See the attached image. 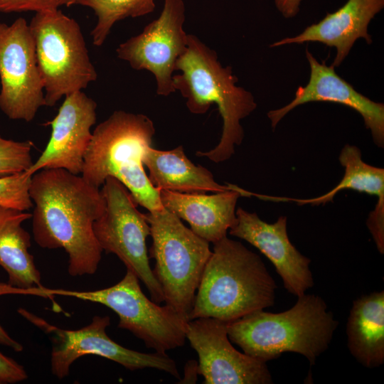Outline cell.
<instances>
[{"instance_id": "19", "label": "cell", "mask_w": 384, "mask_h": 384, "mask_svg": "<svg viewBox=\"0 0 384 384\" xmlns=\"http://www.w3.org/2000/svg\"><path fill=\"white\" fill-rule=\"evenodd\" d=\"M341 164L345 169L341 181L331 191L319 197L311 198H294L263 196V200L272 201H293L299 205L326 204L333 201L334 196L344 189H352L361 193L375 196L377 203L367 220V226L380 254L384 252V169L364 162L360 149L346 144L341 150L339 157Z\"/></svg>"}, {"instance_id": "24", "label": "cell", "mask_w": 384, "mask_h": 384, "mask_svg": "<svg viewBox=\"0 0 384 384\" xmlns=\"http://www.w3.org/2000/svg\"><path fill=\"white\" fill-rule=\"evenodd\" d=\"M31 177L27 171L0 177V207L21 211L33 207L29 194Z\"/></svg>"}, {"instance_id": "10", "label": "cell", "mask_w": 384, "mask_h": 384, "mask_svg": "<svg viewBox=\"0 0 384 384\" xmlns=\"http://www.w3.org/2000/svg\"><path fill=\"white\" fill-rule=\"evenodd\" d=\"M20 315L46 333L51 340V372L58 379L69 375L75 361L85 355H96L114 361L129 370L154 368L180 379L176 363L166 353H145L127 348L112 340L106 329L108 316H95L87 326L76 330L63 329L20 308Z\"/></svg>"}, {"instance_id": "16", "label": "cell", "mask_w": 384, "mask_h": 384, "mask_svg": "<svg viewBox=\"0 0 384 384\" xmlns=\"http://www.w3.org/2000/svg\"><path fill=\"white\" fill-rule=\"evenodd\" d=\"M306 56L310 66V78L304 87H299L294 98L287 105L267 112L274 129L280 120L296 107L310 102H330L348 107L363 117L366 127L370 131L375 144L384 146V105L374 102L341 78L332 65L324 60L319 63L306 49Z\"/></svg>"}, {"instance_id": "6", "label": "cell", "mask_w": 384, "mask_h": 384, "mask_svg": "<svg viewBox=\"0 0 384 384\" xmlns=\"http://www.w3.org/2000/svg\"><path fill=\"white\" fill-rule=\"evenodd\" d=\"M152 244L149 257L156 261L153 273L165 304L188 321L196 292L211 255L209 242L165 208L145 214Z\"/></svg>"}, {"instance_id": "30", "label": "cell", "mask_w": 384, "mask_h": 384, "mask_svg": "<svg viewBox=\"0 0 384 384\" xmlns=\"http://www.w3.org/2000/svg\"><path fill=\"white\" fill-rule=\"evenodd\" d=\"M198 374V363L195 361H189L185 366L184 378L181 381L194 383Z\"/></svg>"}, {"instance_id": "13", "label": "cell", "mask_w": 384, "mask_h": 384, "mask_svg": "<svg viewBox=\"0 0 384 384\" xmlns=\"http://www.w3.org/2000/svg\"><path fill=\"white\" fill-rule=\"evenodd\" d=\"M228 322L201 317L187 322L186 338L198 356L205 384H270L267 363L240 353L231 344Z\"/></svg>"}, {"instance_id": "8", "label": "cell", "mask_w": 384, "mask_h": 384, "mask_svg": "<svg viewBox=\"0 0 384 384\" xmlns=\"http://www.w3.org/2000/svg\"><path fill=\"white\" fill-rule=\"evenodd\" d=\"M46 292L52 298L66 296L105 305L118 316L119 328L129 331L155 352L166 353L184 345L188 321L166 304L161 306L149 299L138 277L129 270L119 282L107 288L92 291L46 288Z\"/></svg>"}, {"instance_id": "26", "label": "cell", "mask_w": 384, "mask_h": 384, "mask_svg": "<svg viewBox=\"0 0 384 384\" xmlns=\"http://www.w3.org/2000/svg\"><path fill=\"white\" fill-rule=\"evenodd\" d=\"M46 287H35L32 289H23L11 285L9 283L0 282V296L7 294L33 295L43 298L50 299L46 293ZM0 344L11 348L16 352H21L23 346L13 339L0 324Z\"/></svg>"}, {"instance_id": "7", "label": "cell", "mask_w": 384, "mask_h": 384, "mask_svg": "<svg viewBox=\"0 0 384 384\" xmlns=\"http://www.w3.org/2000/svg\"><path fill=\"white\" fill-rule=\"evenodd\" d=\"M29 28L46 106L85 89L97 78L78 23L59 9L36 12Z\"/></svg>"}, {"instance_id": "11", "label": "cell", "mask_w": 384, "mask_h": 384, "mask_svg": "<svg viewBox=\"0 0 384 384\" xmlns=\"http://www.w3.org/2000/svg\"><path fill=\"white\" fill-rule=\"evenodd\" d=\"M0 109L11 119L31 122L46 105L29 24L20 17L0 23Z\"/></svg>"}, {"instance_id": "12", "label": "cell", "mask_w": 384, "mask_h": 384, "mask_svg": "<svg viewBox=\"0 0 384 384\" xmlns=\"http://www.w3.org/2000/svg\"><path fill=\"white\" fill-rule=\"evenodd\" d=\"M185 11L183 0H164L159 16L116 50L117 57L133 69L154 75L158 95L168 96L176 91L173 73L187 48L188 34L183 27Z\"/></svg>"}, {"instance_id": "20", "label": "cell", "mask_w": 384, "mask_h": 384, "mask_svg": "<svg viewBox=\"0 0 384 384\" xmlns=\"http://www.w3.org/2000/svg\"><path fill=\"white\" fill-rule=\"evenodd\" d=\"M144 165L149 170L151 183L159 190L206 193L230 188V184L217 183L206 168L193 164L185 154L182 146L168 151L151 146L144 156Z\"/></svg>"}, {"instance_id": "31", "label": "cell", "mask_w": 384, "mask_h": 384, "mask_svg": "<svg viewBox=\"0 0 384 384\" xmlns=\"http://www.w3.org/2000/svg\"><path fill=\"white\" fill-rule=\"evenodd\" d=\"M78 0H60V6H70L72 5L76 4Z\"/></svg>"}, {"instance_id": "21", "label": "cell", "mask_w": 384, "mask_h": 384, "mask_svg": "<svg viewBox=\"0 0 384 384\" xmlns=\"http://www.w3.org/2000/svg\"><path fill=\"white\" fill-rule=\"evenodd\" d=\"M346 332L348 350L362 366L374 368L384 363V291L353 302Z\"/></svg>"}, {"instance_id": "14", "label": "cell", "mask_w": 384, "mask_h": 384, "mask_svg": "<svg viewBox=\"0 0 384 384\" xmlns=\"http://www.w3.org/2000/svg\"><path fill=\"white\" fill-rule=\"evenodd\" d=\"M97 104L81 91L67 96L56 116L46 123L51 126L50 139L27 171L31 175L43 169H63L79 175L90 144L91 127L96 122Z\"/></svg>"}, {"instance_id": "28", "label": "cell", "mask_w": 384, "mask_h": 384, "mask_svg": "<svg viewBox=\"0 0 384 384\" xmlns=\"http://www.w3.org/2000/svg\"><path fill=\"white\" fill-rule=\"evenodd\" d=\"M28 375L24 368L0 352V384L23 381Z\"/></svg>"}, {"instance_id": "27", "label": "cell", "mask_w": 384, "mask_h": 384, "mask_svg": "<svg viewBox=\"0 0 384 384\" xmlns=\"http://www.w3.org/2000/svg\"><path fill=\"white\" fill-rule=\"evenodd\" d=\"M60 0H0V12H41L58 9Z\"/></svg>"}, {"instance_id": "29", "label": "cell", "mask_w": 384, "mask_h": 384, "mask_svg": "<svg viewBox=\"0 0 384 384\" xmlns=\"http://www.w3.org/2000/svg\"><path fill=\"white\" fill-rule=\"evenodd\" d=\"M302 0H274L275 6L282 15L287 18L295 16Z\"/></svg>"}, {"instance_id": "25", "label": "cell", "mask_w": 384, "mask_h": 384, "mask_svg": "<svg viewBox=\"0 0 384 384\" xmlns=\"http://www.w3.org/2000/svg\"><path fill=\"white\" fill-rule=\"evenodd\" d=\"M31 141L16 142L0 136V177L26 171L33 164Z\"/></svg>"}, {"instance_id": "3", "label": "cell", "mask_w": 384, "mask_h": 384, "mask_svg": "<svg viewBox=\"0 0 384 384\" xmlns=\"http://www.w3.org/2000/svg\"><path fill=\"white\" fill-rule=\"evenodd\" d=\"M276 289L260 257L225 236L213 243L188 321L201 317L235 321L274 305Z\"/></svg>"}, {"instance_id": "22", "label": "cell", "mask_w": 384, "mask_h": 384, "mask_svg": "<svg viewBox=\"0 0 384 384\" xmlns=\"http://www.w3.org/2000/svg\"><path fill=\"white\" fill-rule=\"evenodd\" d=\"M32 214L0 207V266L9 283L23 289L42 288L41 273L28 252L31 236L22 223Z\"/></svg>"}, {"instance_id": "2", "label": "cell", "mask_w": 384, "mask_h": 384, "mask_svg": "<svg viewBox=\"0 0 384 384\" xmlns=\"http://www.w3.org/2000/svg\"><path fill=\"white\" fill-rule=\"evenodd\" d=\"M175 70L181 73L173 75L174 88L186 100L188 110L202 114L215 104L223 119L219 143L208 151H197L196 156L215 163L229 159L244 138L240 121L257 107L253 95L236 85L238 79L232 67H223L216 52L194 35L188 34L186 50L176 60Z\"/></svg>"}, {"instance_id": "15", "label": "cell", "mask_w": 384, "mask_h": 384, "mask_svg": "<svg viewBox=\"0 0 384 384\" xmlns=\"http://www.w3.org/2000/svg\"><path fill=\"white\" fill-rule=\"evenodd\" d=\"M287 223V217L282 215L274 223H268L256 213L238 208L236 221L228 232L230 235L247 241L268 258L286 290L298 297L311 288L314 282L309 268L311 260L290 242Z\"/></svg>"}, {"instance_id": "1", "label": "cell", "mask_w": 384, "mask_h": 384, "mask_svg": "<svg viewBox=\"0 0 384 384\" xmlns=\"http://www.w3.org/2000/svg\"><path fill=\"white\" fill-rule=\"evenodd\" d=\"M29 194L35 203V242L43 248L64 249L70 275L95 274L102 252L93 231L105 209L100 188L65 169H43L32 175Z\"/></svg>"}, {"instance_id": "5", "label": "cell", "mask_w": 384, "mask_h": 384, "mask_svg": "<svg viewBox=\"0 0 384 384\" xmlns=\"http://www.w3.org/2000/svg\"><path fill=\"white\" fill-rule=\"evenodd\" d=\"M155 127L142 114L114 111L92 133L82 177L95 188L112 176L129 191L137 205L149 211L163 208L160 191L151 183L144 159L151 147Z\"/></svg>"}, {"instance_id": "18", "label": "cell", "mask_w": 384, "mask_h": 384, "mask_svg": "<svg viewBox=\"0 0 384 384\" xmlns=\"http://www.w3.org/2000/svg\"><path fill=\"white\" fill-rule=\"evenodd\" d=\"M241 194L239 187L206 195L160 191L164 208L188 223L191 230L213 244L227 236L236 221V204Z\"/></svg>"}, {"instance_id": "23", "label": "cell", "mask_w": 384, "mask_h": 384, "mask_svg": "<svg viewBox=\"0 0 384 384\" xmlns=\"http://www.w3.org/2000/svg\"><path fill=\"white\" fill-rule=\"evenodd\" d=\"M76 4L90 8L97 18L90 33L96 46L104 43L117 21L145 16L155 9L154 0H78Z\"/></svg>"}, {"instance_id": "4", "label": "cell", "mask_w": 384, "mask_h": 384, "mask_svg": "<svg viewBox=\"0 0 384 384\" xmlns=\"http://www.w3.org/2000/svg\"><path fill=\"white\" fill-rule=\"evenodd\" d=\"M297 298L285 311L261 309L228 322L229 339L245 354L266 363L293 352L314 365L329 348L338 323L321 297L305 293Z\"/></svg>"}, {"instance_id": "17", "label": "cell", "mask_w": 384, "mask_h": 384, "mask_svg": "<svg viewBox=\"0 0 384 384\" xmlns=\"http://www.w3.org/2000/svg\"><path fill=\"white\" fill-rule=\"evenodd\" d=\"M383 7L384 0H348L336 11L327 14L322 20L306 27L300 34L281 39L270 47L319 42L336 48L332 65L338 67L357 39L362 38L368 44L372 43L368 27Z\"/></svg>"}, {"instance_id": "9", "label": "cell", "mask_w": 384, "mask_h": 384, "mask_svg": "<svg viewBox=\"0 0 384 384\" xmlns=\"http://www.w3.org/2000/svg\"><path fill=\"white\" fill-rule=\"evenodd\" d=\"M105 209L93 223L102 251L117 255L146 287L153 302H164L162 289L151 269L146 248L150 226L127 187L107 177L101 189Z\"/></svg>"}]
</instances>
